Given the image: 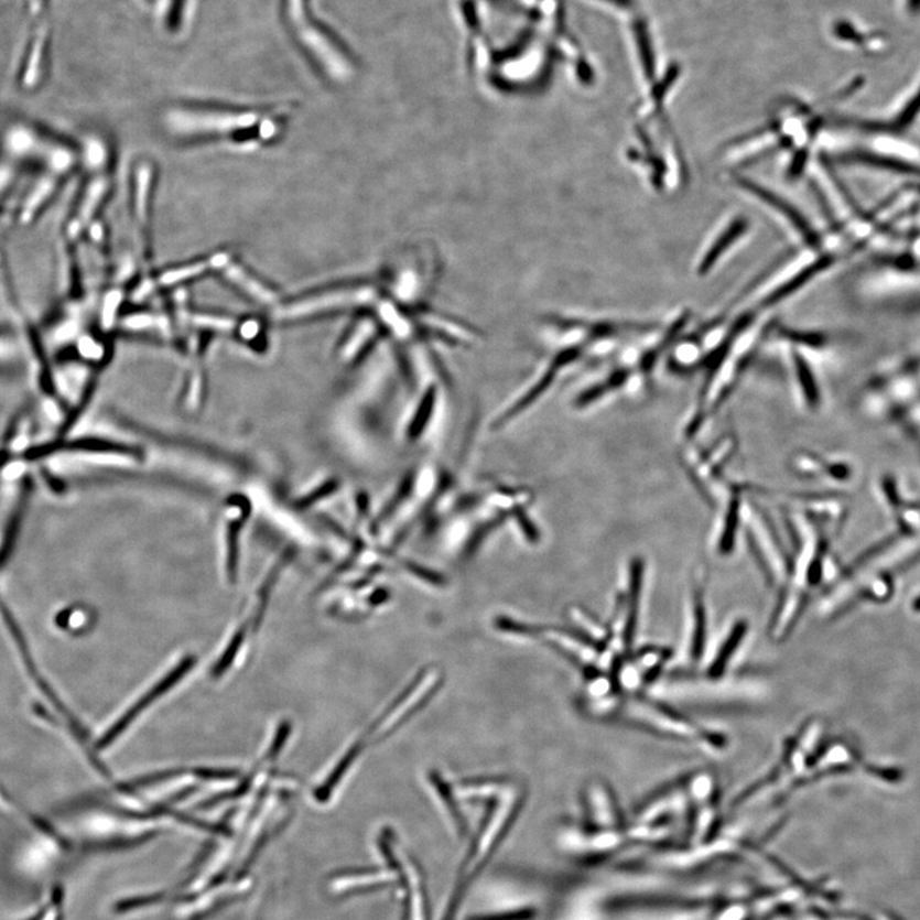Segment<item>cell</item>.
<instances>
[{"mask_svg": "<svg viewBox=\"0 0 920 920\" xmlns=\"http://www.w3.org/2000/svg\"><path fill=\"white\" fill-rule=\"evenodd\" d=\"M686 445L682 454L686 474L708 506L715 508L727 484L725 470L736 452V439L724 435L712 445Z\"/></svg>", "mask_w": 920, "mask_h": 920, "instance_id": "8992f818", "label": "cell"}, {"mask_svg": "<svg viewBox=\"0 0 920 920\" xmlns=\"http://www.w3.org/2000/svg\"><path fill=\"white\" fill-rule=\"evenodd\" d=\"M274 111L202 106H174L164 111L162 123L174 139L227 138L259 128L263 139L274 134Z\"/></svg>", "mask_w": 920, "mask_h": 920, "instance_id": "7a4b0ae2", "label": "cell"}, {"mask_svg": "<svg viewBox=\"0 0 920 920\" xmlns=\"http://www.w3.org/2000/svg\"><path fill=\"white\" fill-rule=\"evenodd\" d=\"M835 32L837 36L844 40H849V42H853V40H861V36L857 34V32H855V30L851 25H847V23L844 22L837 23V25L835 26Z\"/></svg>", "mask_w": 920, "mask_h": 920, "instance_id": "ffe728a7", "label": "cell"}, {"mask_svg": "<svg viewBox=\"0 0 920 920\" xmlns=\"http://www.w3.org/2000/svg\"><path fill=\"white\" fill-rule=\"evenodd\" d=\"M670 656L667 648L647 647L641 652L631 656L630 660L646 680V684H651L656 682V677L660 674L661 669L667 665Z\"/></svg>", "mask_w": 920, "mask_h": 920, "instance_id": "4fadbf2b", "label": "cell"}, {"mask_svg": "<svg viewBox=\"0 0 920 920\" xmlns=\"http://www.w3.org/2000/svg\"><path fill=\"white\" fill-rule=\"evenodd\" d=\"M747 623L736 620L732 626L724 630L710 654L703 658V669L707 677H724L725 671L729 668L730 661L738 653L744 637L747 636Z\"/></svg>", "mask_w": 920, "mask_h": 920, "instance_id": "ba28073f", "label": "cell"}, {"mask_svg": "<svg viewBox=\"0 0 920 920\" xmlns=\"http://www.w3.org/2000/svg\"><path fill=\"white\" fill-rule=\"evenodd\" d=\"M145 2H148L149 4H154L156 0H145Z\"/></svg>", "mask_w": 920, "mask_h": 920, "instance_id": "603a6c76", "label": "cell"}, {"mask_svg": "<svg viewBox=\"0 0 920 920\" xmlns=\"http://www.w3.org/2000/svg\"><path fill=\"white\" fill-rule=\"evenodd\" d=\"M230 261H234V256L229 251L216 252L209 258L166 269L158 277L156 284L159 286H177L188 283L191 280L210 273V271H221Z\"/></svg>", "mask_w": 920, "mask_h": 920, "instance_id": "30bf717a", "label": "cell"}, {"mask_svg": "<svg viewBox=\"0 0 920 920\" xmlns=\"http://www.w3.org/2000/svg\"><path fill=\"white\" fill-rule=\"evenodd\" d=\"M192 663H194V659L192 658L183 660L177 669L171 671V673L167 674L163 680H160V682L153 688V690H150L145 695H143V699L136 703V705L130 711H128L127 714L121 719H119V722L113 727H111V730H109L108 734L104 736V739L101 740V746L107 747L108 744L113 742L117 738V736L121 734L126 729V727L132 723V719L138 717L141 714V712L150 705L151 702H154L156 699L160 697V695L164 694L167 690H171V688L175 683H177L184 674L187 673V671L192 667Z\"/></svg>", "mask_w": 920, "mask_h": 920, "instance_id": "8fae6325", "label": "cell"}, {"mask_svg": "<svg viewBox=\"0 0 920 920\" xmlns=\"http://www.w3.org/2000/svg\"><path fill=\"white\" fill-rule=\"evenodd\" d=\"M63 894L59 889L51 891L36 910V913L28 920H63Z\"/></svg>", "mask_w": 920, "mask_h": 920, "instance_id": "9a60e30c", "label": "cell"}, {"mask_svg": "<svg viewBox=\"0 0 920 920\" xmlns=\"http://www.w3.org/2000/svg\"><path fill=\"white\" fill-rule=\"evenodd\" d=\"M534 917L535 910L532 908H526L502 911V913L474 916L468 918V920H532Z\"/></svg>", "mask_w": 920, "mask_h": 920, "instance_id": "e0dca14e", "label": "cell"}, {"mask_svg": "<svg viewBox=\"0 0 920 920\" xmlns=\"http://www.w3.org/2000/svg\"><path fill=\"white\" fill-rule=\"evenodd\" d=\"M635 34L637 37L639 57H641L646 77L651 79L654 75V59L651 39L650 35H648V29L643 20H638L636 22Z\"/></svg>", "mask_w": 920, "mask_h": 920, "instance_id": "5bb4252c", "label": "cell"}, {"mask_svg": "<svg viewBox=\"0 0 920 920\" xmlns=\"http://www.w3.org/2000/svg\"><path fill=\"white\" fill-rule=\"evenodd\" d=\"M153 165L143 162L136 167L133 184V212L140 235L147 236L151 194H153Z\"/></svg>", "mask_w": 920, "mask_h": 920, "instance_id": "7c38bea8", "label": "cell"}, {"mask_svg": "<svg viewBox=\"0 0 920 920\" xmlns=\"http://www.w3.org/2000/svg\"><path fill=\"white\" fill-rule=\"evenodd\" d=\"M909 8L911 12H919L920 11V0H909Z\"/></svg>", "mask_w": 920, "mask_h": 920, "instance_id": "7402d4cb", "label": "cell"}, {"mask_svg": "<svg viewBox=\"0 0 920 920\" xmlns=\"http://www.w3.org/2000/svg\"><path fill=\"white\" fill-rule=\"evenodd\" d=\"M187 3L188 0H170V6H167V10L164 15L165 28L167 31H180L184 13H186Z\"/></svg>", "mask_w": 920, "mask_h": 920, "instance_id": "2e32d148", "label": "cell"}, {"mask_svg": "<svg viewBox=\"0 0 920 920\" xmlns=\"http://www.w3.org/2000/svg\"><path fill=\"white\" fill-rule=\"evenodd\" d=\"M647 564L641 556L629 560L610 621L609 639L605 647L619 659L627 658L631 645L636 641L639 616H641L646 586Z\"/></svg>", "mask_w": 920, "mask_h": 920, "instance_id": "5b68a950", "label": "cell"}, {"mask_svg": "<svg viewBox=\"0 0 920 920\" xmlns=\"http://www.w3.org/2000/svg\"><path fill=\"white\" fill-rule=\"evenodd\" d=\"M656 697L695 705H738L766 697L767 688L758 679L707 677L703 679L674 678L654 682Z\"/></svg>", "mask_w": 920, "mask_h": 920, "instance_id": "277c9868", "label": "cell"}, {"mask_svg": "<svg viewBox=\"0 0 920 920\" xmlns=\"http://www.w3.org/2000/svg\"><path fill=\"white\" fill-rule=\"evenodd\" d=\"M224 279L227 282L241 293L246 295V297L253 300L255 302L261 303V305L273 306L275 307L279 305V294L268 285L266 282H262L261 279L256 277L251 273L250 270H247L241 263L230 261L226 268L220 271Z\"/></svg>", "mask_w": 920, "mask_h": 920, "instance_id": "9c48e42d", "label": "cell"}, {"mask_svg": "<svg viewBox=\"0 0 920 920\" xmlns=\"http://www.w3.org/2000/svg\"><path fill=\"white\" fill-rule=\"evenodd\" d=\"M602 717L620 719V722L667 739L694 744L706 754L717 755L726 747V739L723 735L705 729L665 706L641 699L637 694L615 693L605 703Z\"/></svg>", "mask_w": 920, "mask_h": 920, "instance_id": "6da1fadb", "label": "cell"}, {"mask_svg": "<svg viewBox=\"0 0 920 920\" xmlns=\"http://www.w3.org/2000/svg\"><path fill=\"white\" fill-rule=\"evenodd\" d=\"M705 592V574L699 573L693 582L690 609H688L685 620L684 658L690 662L702 660L706 652L707 605Z\"/></svg>", "mask_w": 920, "mask_h": 920, "instance_id": "52a82bcc", "label": "cell"}, {"mask_svg": "<svg viewBox=\"0 0 920 920\" xmlns=\"http://www.w3.org/2000/svg\"><path fill=\"white\" fill-rule=\"evenodd\" d=\"M605 2L611 3L613 6L619 8H630L635 4V0H605Z\"/></svg>", "mask_w": 920, "mask_h": 920, "instance_id": "44dd1931", "label": "cell"}, {"mask_svg": "<svg viewBox=\"0 0 920 920\" xmlns=\"http://www.w3.org/2000/svg\"><path fill=\"white\" fill-rule=\"evenodd\" d=\"M919 110H920V90H919V93L914 96V99H913V100H911V102H910V104H909V106L906 108V110H903V111H902V116H901V118H900V123H901V125H908V123H910L911 121H913V119H914V118L917 117V115L919 113Z\"/></svg>", "mask_w": 920, "mask_h": 920, "instance_id": "d6986e66", "label": "cell"}, {"mask_svg": "<svg viewBox=\"0 0 920 920\" xmlns=\"http://www.w3.org/2000/svg\"><path fill=\"white\" fill-rule=\"evenodd\" d=\"M285 19L302 51L320 72L333 82L351 75L354 59L349 47L312 11V0H283Z\"/></svg>", "mask_w": 920, "mask_h": 920, "instance_id": "3957f363", "label": "cell"}, {"mask_svg": "<svg viewBox=\"0 0 920 920\" xmlns=\"http://www.w3.org/2000/svg\"><path fill=\"white\" fill-rule=\"evenodd\" d=\"M242 639L243 634L242 631H239V634L235 637L234 641H231L227 653L224 654V658L219 661L218 667H216V670L214 671V674H216V677H219L223 673V671L229 667V663L231 662V660H234L239 646H241L242 643Z\"/></svg>", "mask_w": 920, "mask_h": 920, "instance_id": "ac0fdd59", "label": "cell"}]
</instances>
